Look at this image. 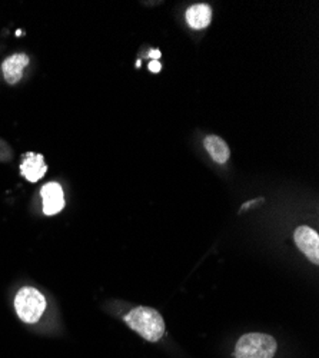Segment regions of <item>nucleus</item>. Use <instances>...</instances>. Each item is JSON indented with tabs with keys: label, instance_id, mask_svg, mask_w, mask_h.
<instances>
[{
	"label": "nucleus",
	"instance_id": "4",
	"mask_svg": "<svg viewBox=\"0 0 319 358\" xmlns=\"http://www.w3.org/2000/svg\"><path fill=\"white\" fill-rule=\"evenodd\" d=\"M297 247L305 254V257L313 262L319 264V235L309 227H299L294 234Z\"/></svg>",
	"mask_w": 319,
	"mask_h": 358
},
{
	"label": "nucleus",
	"instance_id": "6",
	"mask_svg": "<svg viewBox=\"0 0 319 358\" xmlns=\"http://www.w3.org/2000/svg\"><path fill=\"white\" fill-rule=\"evenodd\" d=\"M20 172L29 182H38L47 172V165L40 154L27 152L20 164Z\"/></svg>",
	"mask_w": 319,
	"mask_h": 358
},
{
	"label": "nucleus",
	"instance_id": "12",
	"mask_svg": "<svg viewBox=\"0 0 319 358\" xmlns=\"http://www.w3.org/2000/svg\"><path fill=\"white\" fill-rule=\"evenodd\" d=\"M149 56L151 57H154L155 59V61H156V59L161 56V53H159V50H156V49H154V50H151V53H149Z\"/></svg>",
	"mask_w": 319,
	"mask_h": 358
},
{
	"label": "nucleus",
	"instance_id": "3",
	"mask_svg": "<svg viewBox=\"0 0 319 358\" xmlns=\"http://www.w3.org/2000/svg\"><path fill=\"white\" fill-rule=\"evenodd\" d=\"M276 350V340L268 334H245L235 345V358H274Z\"/></svg>",
	"mask_w": 319,
	"mask_h": 358
},
{
	"label": "nucleus",
	"instance_id": "5",
	"mask_svg": "<svg viewBox=\"0 0 319 358\" xmlns=\"http://www.w3.org/2000/svg\"><path fill=\"white\" fill-rule=\"evenodd\" d=\"M43 201V213L46 215L59 214L65 206V195L62 187L57 182H49L40 189Z\"/></svg>",
	"mask_w": 319,
	"mask_h": 358
},
{
	"label": "nucleus",
	"instance_id": "11",
	"mask_svg": "<svg viewBox=\"0 0 319 358\" xmlns=\"http://www.w3.org/2000/svg\"><path fill=\"white\" fill-rule=\"evenodd\" d=\"M149 69L152 71V72H155V73H158L161 69H162V66H161V64L158 62V61H152L151 64H149Z\"/></svg>",
	"mask_w": 319,
	"mask_h": 358
},
{
	"label": "nucleus",
	"instance_id": "9",
	"mask_svg": "<svg viewBox=\"0 0 319 358\" xmlns=\"http://www.w3.org/2000/svg\"><path fill=\"white\" fill-rule=\"evenodd\" d=\"M204 145H205V149L208 151V154L212 157V159L215 162H218V164L228 162V159L230 157V149L222 138H219L216 135H209L205 138Z\"/></svg>",
	"mask_w": 319,
	"mask_h": 358
},
{
	"label": "nucleus",
	"instance_id": "8",
	"mask_svg": "<svg viewBox=\"0 0 319 358\" xmlns=\"http://www.w3.org/2000/svg\"><path fill=\"white\" fill-rule=\"evenodd\" d=\"M185 17L192 29H205L211 24L212 9L205 3H198L186 10Z\"/></svg>",
	"mask_w": 319,
	"mask_h": 358
},
{
	"label": "nucleus",
	"instance_id": "1",
	"mask_svg": "<svg viewBox=\"0 0 319 358\" xmlns=\"http://www.w3.org/2000/svg\"><path fill=\"white\" fill-rule=\"evenodd\" d=\"M125 322L142 338L151 343L159 341L165 334L162 315L151 307H136L125 315Z\"/></svg>",
	"mask_w": 319,
	"mask_h": 358
},
{
	"label": "nucleus",
	"instance_id": "2",
	"mask_svg": "<svg viewBox=\"0 0 319 358\" xmlns=\"http://www.w3.org/2000/svg\"><path fill=\"white\" fill-rule=\"evenodd\" d=\"M15 310L26 324H36L46 310V298L36 288L24 287L15 298Z\"/></svg>",
	"mask_w": 319,
	"mask_h": 358
},
{
	"label": "nucleus",
	"instance_id": "7",
	"mask_svg": "<svg viewBox=\"0 0 319 358\" xmlns=\"http://www.w3.org/2000/svg\"><path fill=\"white\" fill-rule=\"evenodd\" d=\"M29 65V57L24 53H15L5 59V62L2 64V72L5 76V80L9 85H16L22 76H23V69Z\"/></svg>",
	"mask_w": 319,
	"mask_h": 358
},
{
	"label": "nucleus",
	"instance_id": "10",
	"mask_svg": "<svg viewBox=\"0 0 319 358\" xmlns=\"http://www.w3.org/2000/svg\"><path fill=\"white\" fill-rule=\"evenodd\" d=\"M13 157L12 148L8 145L6 141L0 139V162H9Z\"/></svg>",
	"mask_w": 319,
	"mask_h": 358
}]
</instances>
